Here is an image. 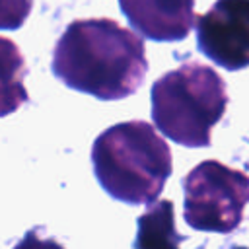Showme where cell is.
<instances>
[{
	"label": "cell",
	"mask_w": 249,
	"mask_h": 249,
	"mask_svg": "<svg viewBox=\"0 0 249 249\" xmlns=\"http://www.w3.org/2000/svg\"><path fill=\"white\" fill-rule=\"evenodd\" d=\"M51 70L74 91L101 101L124 99L148 72L144 39L107 18L74 19L53 49Z\"/></svg>",
	"instance_id": "6da1fadb"
},
{
	"label": "cell",
	"mask_w": 249,
	"mask_h": 249,
	"mask_svg": "<svg viewBox=\"0 0 249 249\" xmlns=\"http://www.w3.org/2000/svg\"><path fill=\"white\" fill-rule=\"evenodd\" d=\"M93 175L103 191L124 204H154L171 175L169 146L144 121L105 128L91 146Z\"/></svg>",
	"instance_id": "7a4b0ae2"
},
{
	"label": "cell",
	"mask_w": 249,
	"mask_h": 249,
	"mask_svg": "<svg viewBox=\"0 0 249 249\" xmlns=\"http://www.w3.org/2000/svg\"><path fill=\"white\" fill-rule=\"evenodd\" d=\"M152 121L169 140L187 148L212 144L210 130L228 107L222 76L196 60L165 72L152 86Z\"/></svg>",
	"instance_id": "3957f363"
},
{
	"label": "cell",
	"mask_w": 249,
	"mask_h": 249,
	"mask_svg": "<svg viewBox=\"0 0 249 249\" xmlns=\"http://www.w3.org/2000/svg\"><path fill=\"white\" fill-rule=\"evenodd\" d=\"M185 222L198 231L230 233L243 220L249 202V175L206 160L183 177Z\"/></svg>",
	"instance_id": "277c9868"
},
{
	"label": "cell",
	"mask_w": 249,
	"mask_h": 249,
	"mask_svg": "<svg viewBox=\"0 0 249 249\" xmlns=\"http://www.w3.org/2000/svg\"><path fill=\"white\" fill-rule=\"evenodd\" d=\"M196 47L226 70L249 66V0H216L196 18Z\"/></svg>",
	"instance_id": "5b68a950"
},
{
	"label": "cell",
	"mask_w": 249,
	"mask_h": 249,
	"mask_svg": "<svg viewBox=\"0 0 249 249\" xmlns=\"http://www.w3.org/2000/svg\"><path fill=\"white\" fill-rule=\"evenodd\" d=\"M119 6L144 39L183 41L196 25L195 0H119Z\"/></svg>",
	"instance_id": "8992f818"
},
{
	"label": "cell",
	"mask_w": 249,
	"mask_h": 249,
	"mask_svg": "<svg viewBox=\"0 0 249 249\" xmlns=\"http://www.w3.org/2000/svg\"><path fill=\"white\" fill-rule=\"evenodd\" d=\"M185 237L175 228V208L171 200H156L136 220L132 249H179Z\"/></svg>",
	"instance_id": "52a82bcc"
},
{
	"label": "cell",
	"mask_w": 249,
	"mask_h": 249,
	"mask_svg": "<svg viewBox=\"0 0 249 249\" xmlns=\"http://www.w3.org/2000/svg\"><path fill=\"white\" fill-rule=\"evenodd\" d=\"M12 249H64V247L51 237H41L39 230L33 228V230H27L25 235Z\"/></svg>",
	"instance_id": "ba28073f"
},
{
	"label": "cell",
	"mask_w": 249,
	"mask_h": 249,
	"mask_svg": "<svg viewBox=\"0 0 249 249\" xmlns=\"http://www.w3.org/2000/svg\"><path fill=\"white\" fill-rule=\"evenodd\" d=\"M230 249H249V247H243V245H231Z\"/></svg>",
	"instance_id": "9c48e42d"
}]
</instances>
